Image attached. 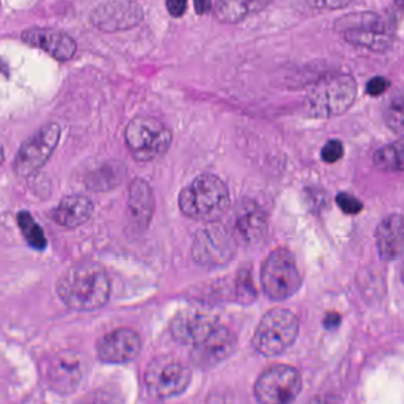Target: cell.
I'll return each instance as SVG.
<instances>
[{
    "instance_id": "6da1fadb",
    "label": "cell",
    "mask_w": 404,
    "mask_h": 404,
    "mask_svg": "<svg viewBox=\"0 0 404 404\" xmlns=\"http://www.w3.org/2000/svg\"><path fill=\"white\" fill-rule=\"evenodd\" d=\"M56 290L67 307L95 311L104 307L111 297V278L100 263L77 262L62 273Z\"/></svg>"
},
{
    "instance_id": "7a4b0ae2",
    "label": "cell",
    "mask_w": 404,
    "mask_h": 404,
    "mask_svg": "<svg viewBox=\"0 0 404 404\" xmlns=\"http://www.w3.org/2000/svg\"><path fill=\"white\" fill-rule=\"evenodd\" d=\"M230 193L222 179L203 173L180 191V212L197 222L214 223L222 219L230 208Z\"/></svg>"
},
{
    "instance_id": "3957f363",
    "label": "cell",
    "mask_w": 404,
    "mask_h": 404,
    "mask_svg": "<svg viewBox=\"0 0 404 404\" xmlns=\"http://www.w3.org/2000/svg\"><path fill=\"white\" fill-rule=\"evenodd\" d=\"M357 97V83L345 74L327 76L315 83L305 97L304 109L310 116L333 118L350 109Z\"/></svg>"
},
{
    "instance_id": "277c9868",
    "label": "cell",
    "mask_w": 404,
    "mask_h": 404,
    "mask_svg": "<svg viewBox=\"0 0 404 404\" xmlns=\"http://www.w3.org/2000/svg\"><path fill=\"white\" fill-rule=\"evenodd\" d=\"M126 146L141 163L163 157L171 146L172 133L164 122L152 116H136L125 131Z\"/></svg>"
},
{
    "instance_id": "5b68a950",
    "label": "cell",
    "mask_w": 404,
    "mask_h": 404,
    "mask_svg": "<svg viewBox=\"0 0 404 404\" xmlns=\"http://www.w3.org/2000/svg\"><path fill=\"white\" fill-rule=\"evenodd\" d=\"M299 320L293 312L274 308L258 322L253 336V346L266 357H274L288 350L297 339Z\"/></svg>"
},
{
    "instance_id": "8992f818",
    "label": "cell",
    "mask_w": 404,
    "mask_h": 404,
    "mask_svg": "<svg viewBox=\"0 0 404 404\" xmlns=\"http://www.w3.org/2000/svg\"><path fill=\"white\" fill-rule=\"evenodd\" d=\"M262 287L272 300H286L301 287L297 260L286 248H278L268 255L261 271Z\"/></svg>"
},
{
    "instance_id": "52a82bcc",
    "label": "cell",
    "mask_w": 404,
    "mask_h": 404,
    "mask_svg": "<svg viewBox=\"0 0 404 404\" xmlns=\"http://www.w3.org/2000/svg\"><path fill=\"white\" fill-rule=\"evenodd\" d=\"M336 31L347 43L368 50H386L391 43L386 23L373 12H357L340 17L337 19Z\"/></svg>"
},
{
    "instance_id": "ba28073f",
    "label": "cell",
    "mask_w": 404,
    "mask_h": 404,
    "mask_svg": "<svg viewBox=\"0 0 404 404\" xmlns=\"http://www.w3.org/2000/svg\"><path fill=\"white\" fill-rule=\"evenodd\" d=\"M191 378V370L168 356L154 358L145 371L147 391L158 400H166L184 393Z\"/></svg>"
},
{
    "instance_id": "9c48e42d",
    "label": "cell",
    "mask_w": 404,
    "mask_h": 404,
    "mask_svg": "<svg viewBox=\"0 0 404 404\" xmlns=\"http://www.w3.org/2000/svg\"><path fill=\"white\" fill-rule=\"evenodd\" d=\"M61 138V127L49 122L23 143L13 161V171L19 178L35 175L47 164Z\"/></svg>"
},
{
    "instance_id": "30bf717a",
    "label": "cell",
    "mask_w": 404,
    "mask_h": 404,
    "mask_svg": "<svg viewBox=\"0 0 404 404\" xmlns=\"http://www.w3.org/2000/svg\"><path fill=\"white\" fill-rule=\"evenodd\" d=\"M302 389L300 372L290 365L276 364L266 368L255 383V396L261 403L293 402Z\"/></svg>"
},
{
    "instance_id": "8fae6325",
    "label": "cell",
    "mask_w": 404,
    "mask_h": 404,
    "mask_svg": "<svg viewBox=\"0 0 404 404\" xmlns=\"http://www.w3.org/2000/svg\"><path fill=\"white\" fill-rule=\"evenodd\" d=\"M197 233L192 246L195 261L204 267H217L229 262L236 249V240L226 226L208 223Z\"/></svg>"
},
{
    "instance_id": "7c38bea8",
    "label": "cell",
    "mask_w": 404,
    "mask_h": 404,
    "mask_svg": "<svg viewBox=\"0 0 404 404\" xmlns=\"http://www.w3.org/2000/svg\"><path fill=\"white\" fill-rule=\"evenodd\" d=\"M84 356L75 351H61L48 358L42 366L44 378L55 393L69 395L74 393L87 373Z\"/></svg>"
},
{
    "instance_id": "4fadbf2b",
    "label": "cell",
    "mask_w": 404,
    "mask_h": 404,
    "mask_svg": "<svg viewBox=\"0 0 404 404\" xmlns=\"http://www.w3.org/2000/svg\"><path fill=\"white\" fill-rule=\"evenodd\" d=\"M143 16V10L136 3L119 0L99 5L92 12L90 22L104 33H118L138 26Z\"/></svg>"
},
{
    "instance_id": "5bb4252c",
    "label": "cell",
    "mask_w": 404,
    "mask_h": 404,
    "mask_svg": "<svg viewBox=\"0 0 404 404\" xmlns=\"http://www.w3.org/2000/svg\"><path fill=\"white\" fill-rule=\"evenodd\" d=\"M141 346V338L134 329L121 327L104 334L97 342V357L108 364H124L134 361Z\"/></svg>"
},
{
    "instance_id": "9a60e30c",
    "label": "cell",
    "mask_w": 404,
    "mask_h": 404,
    "mask_svg": "<svg viewBox=\"0 0 404 404\" xmlns=\"http://www.w3.org/2000/svg\"><path fill=\"white\" fill-rule=\"evenodd\" d=\"M235 347V334L224 326L219 325L207 338L193 345L191 361L198 368H212L229 357Z\"/></svg>"
},
{
    "instance_id": "2e32d148",
    "label": "cell",
    "mask_w": 404,
    "mask_h": 404,
    "mask_svg": "<svg viewBox=\"0 0 404 404\" xmlns=\"http://www.w3.org/2000/svg\"><path fill=\"white\" fill-rule=\"evenodd\" d=\"M235 240L246 244H258L267 234L268 222L265 212L254 200H242L235 205L231 217Z\"/></svg>"
},
{
    "instance_id": "e0dca14e",
    "label": "cell",
    "mask_w": 404,
    "mask_h": 404,
    "mask_svg": "<svg viewBox=\"0 0 404 404\" xmlns=\"http://www.w3.org/2000/svg\"><path fill=\"white\" fill-rule=\"evenodd\" d=\"M219 325V320L205 312L185 310L172 320L171 333L178 343L193 346L207 338Z\"/></svg>"
},
{
    "instance_id": "ac0fdd59",
    "label": "cell",
    "mask_w": 404,
    "mask_h": 404,
    "mask_svg": "<svg viewBox=\"0 0 404 404\" xmlns=\"http://www.w3.org/2000/svg\"><path fill=\"white\" fill-rule=\"evenodd\" d=\"M23 42L50 55L58 61H69L75 55V40L65 33L58 30L33 28L22 33Z\"/></svg>"
},
{
    "instance_id": "d6986e66",
    "label": "cell",
    "mask_w": 404,
    "mask_h": 404,
    "mask_svg": "<svg viewBox=\"0 0 404 404\" xmlns=\"http://www.w3.org/2000/svg\"><path fill=\"white\" fill-rule=\"evenodd\" d=\"M93 202L83 195H70L62 198L51 212V219L58 226L75 229L83 226L93 216Z\"/></svg>"
},
{
    "instance_id": "ffe728a7",
    "label": "cell",
    "mask_w": 404,
    "mask_h": 404,
    "mask_svg": "<svg viewBox=\"0 0 404 404\" xmlns=\"http://www.w3.org/2000/svg\"><path fill=\"white\" fill-rule=\"evenodd\" d=\"M376 242L384 261L400 258L403 251V221L402 216L390 215L379 223L376 230Z\"/></svg>"
},
{
    "instance_id": "44dd1931",
    "label": "cell",
    "mask_w": 404,
    "mask_h": 404,
    "mask_svg": "<svg viewBox=\"0 0 404 404\" xmlns=\"http://www.w3.org/2000/svg\"><path fill=\"white\" fill-rule=\"evenodd\" d=\"M154 198L151 186L143 179L131 182L129 190V212L132 222L146 228L153 215Z\"/></svg>"
},
{
    "instance_id": "7402d4cb",
    "label": "cell",
    "mask_w": 404,
    "mask_h": 404,
    "mask_svg": "<svg viewBox=\"0 0 404 404\" xmlns=\"http://www.w3.org/2000/svg\"><path fill=\"white\" fill-rule=\"evenodd\" d=\"M272 3L273 0H217L216 18L224 24H237L265 10Z\"/></svg>"
},
{
    "instance_id": "603a6c76",
    "label": "cell",
    "mask_w": 404,
    "mask_h": 404,
    "mask_svg": "<svg viewBox=\"0 0 404 404\" xmlns=\"http://www.w3.org/2000/svg\"><path fill=\"white\" fill-rule=\"evenodd\" d=\"M19 229L26 242L36 251H44L48 246L47 237L42 226L37 223L33 216L28 212H21L17 216Z\"/></svg>"
},
{
    "instance_id": "cb8c5ba5",
    "label": "cell",
    "mask_w": 404,
    "mask_h": 404,
    "mask_svg": "<svg viewBox=\"0 0 404 404\" xmlns=\"http://www.w3.org/2000/svg\"><path fill=\"white\" fill-rule=\"evenodd\" d=\"M376 168L386 172L402 171L403 168V145L400 141L382 147L373 155Z\"/></svg>"
},
{
    "instance_id": "d4e9b609",
    "label": "cell",
    "mask_w": 404,
    "mask_h": 404,
    "mask_svg": "<svg viewBox=\"0 0 404 404\" xmlns=\"http://www.w3.org/2000/svg\"><path fill=\"white\" fill-rule=\"evenodd\" d=\"M384 119L390 129L395 132L400 133L403 129V100L402 95L395 97L391 99L386 113H384Z\"/></svg>"
},
{
    "instance_id": "484cf974",
    "label": "cell",
    "mask_w": 404,
    "mask_h": 404,
    "mask_svg": "<svg viewBox=\"0 0 404 404\" xmlns=\"http://www.w3.org/2000/svg\"><path fill=\"white\" fill-rule=\"evenodd\" d=\"M237 299L241 302H251L255 299V288L253 280H251V273L242 272L240 273V276L237 279L236 287Z\"/></svg>"
},
{
    "instance_id": "4316f807",
    "label": "cell",
    "mask_w": 404,
    "mask_h": 404,
    "mask_svg": "<svg viewBox=\"0 0 404 404\" xmlns=\"http://www.w3.org/2000/svg\"><path fill=\"white\" fill-rule=\"evenodd\" d=\"M336 202L340 210L346 215H357L363 210V203L361 200L349 192L338 193Z\"/></svg>"
},
{
    "instance_id": "83f0119b",
    "label": "cell",
    "mask_w": 404,
    "mask_h": 404,
    "mask_svg": "<svg viewBox=\"0 0 404 404\" xmlns=\"http://www.w3.org/2000/svg\"><path fill=\"white\" fill-rule=\"evenodd\" d=\"M344 155V145L340 140L332 139L324 145L322 150V159L327 164H334Z\"/></svg>"
},
{
    "instance_id": "f1b7e54d",
    "label": "cell",
    "mask_w": 404,
    "mask_h": 404,
    "mask_svg": "<svg viewBox=\"0 0 404 404\" xmlns=\"http://www.w3.org/2000/svg\"><path fill=\"white\" fill-rule=\"evenodd\" d=\"M390 86V82L386 77L383 76H375L372 77L370 81H368V84H366V93L370 95V97H379L382 95L388 87Z\"/></svg>"
},
{
    "instance_id": "f546056e",
    "label": "cell",
    "mask_w": 404,
    "mask_h": 404,
    "mask_svg": "<svg viewBox=\"0 0 404 404\" xmlns=\"http://www.w3.org/2000/svg\"><path fill=\"white\" fill-rule=\"evenodd\" d=\"M187 0H166V9L172 17L179 18L185 13Z\"/></svg>"
},
{
    "instance_id": "4dcf8cb0",
    "label": "cell",
    "mask_w": 404,
    "mask_h": 404,
    "mask_svg": "<svg viewBox=\"0 0 404 404\" xmlns=\"http://www.w3.org/2000/svg\"><path fill=\"white\" fill-rule=\"evenodd\" d=\"M193 6L198 15L208 13L212 8V0H193Z\"/></svg>"
},
{
    "instance_id": "1f68e13d",
    "label": "cell",
    "mask_w": 404,
    "mask_h": 404,
    "mask_svg": "<svg viewBox=\"0 0 404 404\" xmlns=\"http://www.w3.org/2000/svg\"><path fill=\"white\" fill-rule=\"evenodd\" d=\"M340 317L336 312L329 313L325 319V326L327 329H336L339 325Z\"/></svg>"
},
{
    "instance_id": "d6a6232c",
    "label": "cell",
    "mask_w": 404,
    "mask_h": 404,
    "mask_svg": "<svg viewBox=\"0 0 404 404\" xmlns=\"http://www.w3.org/2000/svg\"><path fill=\"white\" fill-rule=\"evenodd\" d=\"M5 155H4V150H3V146H1V143H0V165L4 163Z\"/></svg>"
},
{
    "instance_id": "836d02e7",
    "label": "cell",
    "mask_w": 404,
    "mask_h": 404,
    "mask_svg": "<svg viewBox=\"0 0 404 404\" xmlns=\"http://www.w3.org/2000/svg\"><path fill=\"white\" fill-rule=\"evenodd\" d=\"M4 70H6V65H4L3 60L0 58V72H4Z\"/></svg>"
},
{
    "instance_id": "e575fe53",
    "label": "cell",
    "mask_w": 404,
    "mask_h": 404,
    "mask_svg": "<svg viewBox=\"0 0 404 404\" xmlns=\"http://www.w3.org/2000/svg\"><path fill=\"white\" fill-rule=\"evenodd\" d=\"M397 1H398V3H402V0H397Z\"/></svg>"
}]
</instances>
